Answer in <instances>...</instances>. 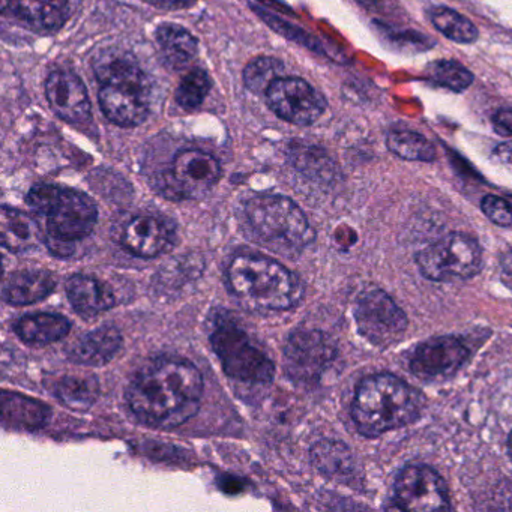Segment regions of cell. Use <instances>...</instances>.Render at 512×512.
<instances>
[{
	"mask_svg": "<svg viewBox=\"0 0 512 512\" xmlns=\"http://www.w3.org/2000/svg\"><path fill=\"white\" fill-rule=\"evenodd\" d=\"M203 377L187 359L154 358L146 362L127 389L134 415L155 428H175L199 412Z\"/></svg>",
	"mask_w": 512,
	"mask_h": 512,
	"instance_id": "1",
	"label": "cell"
},
{
	"mask_svg": "<svg viewBox=\"0 0 512 512\" xmlns=\"http://www.w3.org/2000/svg\"><path fill=\"white\" fill-rule=\"evenodd\" d=\"M422 407L424 398L409 383L394 374H373L356 389L352 418L362 436L377 437L412 424Z\"/></svg>",
	"mask_w": 512,
	"mask_h": 512,
	"instance_id": "2",
	"label": "cell"
},
{
	"mask_svg": "<svg viewBox=\"0 0 512 512\" xmlns=\"http://www.w3.org/2000/svg\"><path fill=\"white\" fill-rule=\"evenodd\" d=\"M29 208L47 221V245L58 257L73 254L74 244L88 238L98 220L94 200L82 191L38 184L26 197Z\"/></svg>",
	"mask_w": 512,
	"mask_h": 512,
	"instance_id": "3",
	"label": "cell"
},
{
	"mask_svg": "<svg viewBox=\"0 0 512 512\" xmlns=\"http://www.w3.org/2000/svg\"><path fill=\"white\" fill-rule=\"evenodd\" d=\"M227 275L230 290L253 310H289L304 296V284L298 275L259 254H239L230 263Z\"/></svg>",
	"mask_w": 512,
	"mask_h": 512,
	"instance_id": "4",
	"label": "cell"
},
{
	"mask_svg": "<svg viewBox=\"0 0 512 512\" xmlns=\"http://www.w3.org/2000/svg\"><path fill=\"white\" fill-rule=\"evenodd\" d=\"M244 215L251 238L281 256L299 253L314 239L307 217L289 197H253L245 205Z\"/></svg>",
	"mask_w": 512,
	"mask_h": 512,
	"instance_id": "5",
	"label": "cell"
},
{
	"mask_svg": "<svg viewBox=\"0 0 512 512\" xmlns=\"http://www.w3.org/2000/svg\"><path fill=\"white\" fill-rule=\"evenodd\" d=\"M211 343L230 379L250 385H265L274 379V362L233 320L218 319L215 322Z\"/></svg>",
	"mask_w": 512,
	"mask_h": 512,
	"instance_id": "6",
	"label": "cell"
},
{
	"mask_svg": "<svg viewBox=\"0 0 512 512\" xmlns=\"http://www.w3.org/2000/svg\"><path fill=\"white\" fill-rule=\"evenodd\" d=\"M416 263L425 278L437 283L469 280L481 272V245L466 233H448L422 248Z\"/></svg>",
	"mask_w": 512,
	"mask_h": 512,
	"instance_id": "7",
	"label": "cell"
},
{
	"mask_svg": "<svg viewBox=\"0 0 512 512\" xmlns=\"http://www.w3.org/2000/svg\"><path fill=\"white\" fill-rule=\"evenodd\" d=\"M355 320L362 337L382 349L397 344L407 329L404 311L380 289L367 290L359 296Z\"/></svg>",
	"mask_w": 512,
	"mask_h": 512,
	"instance_id": "8",
	"label": "cell"
},
{
	"mask_svg": "<svg viewBox=\"0 0 512 512\" xmlns=\"http://www.w3.org/2000/svg\"><path fill=\"white\" fill-rule=\"evenodd\" d=\"M337 356V346L328 334L316 329L293 332L284 347V368L293 382L311 385L322 377Z\"/></svg>",
	"mask_w": 512,
	"mask_h": 512,
	"instance_id": "9",
	"label": "cell"
},
{
	"mask_svg": "<svg viewBox=\"0 0 512 512\" xmlns=\"http://www.w3.org/2000/svg\"><path fill=\"white\" fill-rule=\"evenodd\" d=\"M221 178L217 158L199 149L179 152L164 178L163 190L172 199H197L205 196Z\"/></svg>",
	"mask_w": 512,
	"mask_h": 512,
	"instance_id": "10",
	"label": "cell"
},
{
	"mask_svg": "<svg viewBox=\"0 0 512 512\" xmlns=\"http://www.w3.org/2000/svg\"><path fill=\"white\" fill-rule=\"evenodd\" d=\"M265 95L269 109L278 118L301 127L314 124L326 110L325 97L298 77L275 80Z\"/></svg>",
	"mask_w": 512,
	"mask_h": 512,
	"instance_id": "11",
	"label": "cell"
},
{
	"mask_svg": "<svg viewBox=\"0 0 512 512\" xmlns=\"http://www.w3.org/2000/svg\"><path fill=\"white\" fill-rule=\"evenodd\" d=\"M395 502L413 512L449 509L448 488L442 476L425 464L404 467L395 481Z\"/></svg>",
	"mask_w": 512,
	"mask_h": 512,
	"instance_id": "12",
	"label": "cell"
},
{
	"mask_svg": "<svg viewBox=\"0 0 512 512\" xmlns=\"http://www.w3.org/2000/svg\"><path fill=\"white\" fill-rule=\"evenodd\" d=\"M469 358L463 341L445 335L424 341L410 359V370L422 380H442L452 376Z\"/></svg>",
	"mask_w": 512,
	"mask_h": 512,
	"instance_id": "13",
	"label": "cell"
},
{
	"mask_svg": "<svg viewBox=\"0 0 512 512\" xmlns=\"http://www.w3.org/2000/svg\"><path fill=\"white\" fill-rule=\"evenodd\" d=\"M175 241V224L160 215H137L127 224L122 236L125 248L143 259L169 253Z\"/></svg>",
	"mask_w": 512,
	"mask_h": 512,
	"instance_id": "14",
	"label": "cell"
},
{
	"mask_svg": "<svg viewBox=\"0 0 512 512\" xmlns=\"http://www.w3.org/2000/svg\"><path fill=\"white\" fill-rule=\"evenodd\" d=\"M46 97L56 116L70 124H82L91 118V100L85 83L73 71L59 70L46 82Z\"/></svg>",
	"mask_w": 512,
	"mask_h": 512,
	"instance_id": "15",
	"label": "cell"
},
{
	"mask_svg": "<svg viewBox=\"0 0 512 512\" xmlns=\"http://www.w3.org/2000/svg\"><path fill=\"white\" fill-rule=\"evenodd\" d=\"M95 76L103 86L136 89L151 95V82L133 55L119 49L101 52L94 62Z\"/></svg>",
	"mask_w": 512,
	"mask_h": 512,
	"instance_id": "16",
	"label": "cell"
},
{
	"mask_svg": "<svg viewBox=\"0 0 512 512\" xmlns=\"http://www.w3.org/2000/svg\"><path fill=\"white\" fill-rule=\"evenodd\" d=\"M100 107L107 119L119 127H137L149 116V94L130 88L103 86Z\"/></svg>",
	"mask_w": 512,
	"mask_h": 512,
	"instance_id": "17",
	"label": "cell"
},
{
	"mask_svg": "<svg viewBox=\"0 0 512 512\" xmlns=\"http://www.w3.org/2000/svg\"><path fill=\"white\" fill-rule=\"evenodd\" d=\"M122 346V334L115 326H101L80 337L67 350L68 359L86 367H101L112 361Z\"/></svg>",
	"mask_w": 512,
	"mask_h": 512,
	"instance_id": "18",
	"label": "cell"
},
{
	"mask_svg": "<svg viewBox=\"0 0 512 512\" xmlns=\"http://www.w3.org/2000/svg\"><path fill=\"white\" fill-rule=\"evenodd\" d=\"M65 289L74 310L88 319L110 310L115 305V295L110 287L88 275H74L67 281Z\"/></svg>",
	"mask_w": 512,
	"mask_h": 512,
	"instance_id": "19",
	"label": "cell"
},
{
	"mask_svg": "<svg viewBox=\"0 0 512 512\" xmlns=\"http://www.w3.org/2000/svg\"><path fill=\"white\" fill-rule=\"evenodd\" d=\"M10 10L29 26L43 31H58L68 19L67 0H4V11Z\"/></svg>",
	"mask_w": 512,
	"mask_h": 512,
	"instance_id": "20",
	"label": "cell"
},
{
	"mask_svg": "<svg viewBox=\"0 0 512 512\" xmlns=\"http://www.w3.org/2000/svg\"><path fill=\"white\" fill-rule=\"evenodd\" d=\"M314 467L326 478L350 484L356 478L355 455L346 443L338 440H320L311 448Z\"/></svg>",
	"mask_w": 512,
	"mask_h": 512,
	"instance_id": "21",
	"label": "cell"
},
{
	"mask_svg": "<svg viewBox=\"0 0 512 512\" xmlns=\"http://www.w3.org/2000/svg\"><path fill=\"white\" fill-rule=\"evenodd\" d=\"M56 280L47 271H17L5 280L2 295L11 305H31L43 301L55 290Z\"/></svg>",
	"mask_w": 512,
	"mask_h": 512,
	"instance_id": "22",
	"label": "cell"
},
{
	"mask_svg": "<svg viewBox=\"0 0 512 512\" xmlns=\"http://www.w3.org/2000/svg\"><path fill=\"white\" fill-rule=\"evenodd\" d=\"M14 331L26 344L46 346L64 340L70 334L71 323L61 314H28L17 320Z\"/></svg>",
	"mask_w": 512,
	"mask_h": 512,
	"instance_id": "23",
	"label": "cell"
},
{
	"mask_svg": "<svg viewBox=\"0 0 512 512\" xmlns=\"http://www.w3.org/2000/svg\"><path fill=\"white\" fill-rule=\"evenodd\" d=\"M0 236L2 245L14 253L31 250L41 241L40 227L37 223L29 215L7 206L2 209Z\"/></svg>",
	"mask_w": 512,
	"mask_h": 512,
	"instance_id": "24",
	"label": "cell"
},
{
	"mask_svg": "<svg viewBox=\"0 0 512 512\" xmlns=\"http://www.w3.org/2000/svg\"><path fill=\"white\" fill-rule=\"evenodd\" d=\"M155 38L163 50L164 58L173 68L187 67L199 53L196 38L187 29L175 23H163L158 26Z\"/></svg>",
	"mask_w": 512,
	"mask_h": 512,
	"instance_id": "25",
	"label": "cell"
},
{
	"mask_svg": "<svg viewBox=\"0 0 512 512\" xmlns=\"http://www.w3.org/2000/svg\"><path fill=\"white\" fill-rule=\"evenodd\" d=\"M2 412L5 424L26 430H38L43 427L50 415V410L43 403L14 392H4L2 395Z\"/></svg>",
	"mask_w": 512,
	"mask_h": 512,
	"instance_id": "26",
	"label": "cell"
},
{
	"mask_svg": "<svg viewBox=\"0 0 512 512\" xmlns=\"http://www.w3.org/2000/svg\"><path fill=\"white\" fill-rule=\"evenodd\" d=\"M56 395L70 409L85 412L98 400L100 383L95 377L67 376L59 382Z\"/></svg>",
	"mask_w": 512,
	"mask_h": 512,
	"instance_id": "27",
	"label": "cell"
},
{
	"mask_svg": "<svg viewBox=\"0 0 512 512\" xmlns=\"http://www.w3.org/2000/svg\"><path fill=\"white\" fill-rule=\"evenodd\" d=\"M386 146L392 154L406 161H433L436 148L421 134L409 130L391 131L386 137Z\"/></svg>",
	"mask_w": 512,
	"mask_h": 512,
	"instance_id": "28",
	"label": "cell"
},
{
	"mask_svg": "<svg viewBox=\"0 0 512 512\" xmlns=\"http://www.w3.org/2000/svg\"><path fill=\"white\" fill-rule=\"evenodd\" d=\"M430 20L440 34L454 43L470 44L478 40V28L467 17L461 16L451 8H433L430 11Z\"/></svg>",
	"mask_w": 512,
	"mask_h": 512,
	"instance_id": "29",
	"label": "cell"
},
{
	"mask_svg": "<svg viewBox=\"0 0 512 512\" xmlns=\"http://www.w3.org/2000/svg\"><path fill=\"white\" fill-rule=\"evenodd\" d=\"M425 76L434 85L454 92L466 91L473 83V74L466 67L455 61H445V59L427 65Z\"/></svg>",
	"mask_w": 512,
	"mask_h": 512,
	"instance_id": "30",
	"label": "cell"
},
{
	"mask_svg": "<svg viewBox=\"0 0 512 512\" xmlns=\"http://www.w3.org/2000/svg\"><path fill=\"white\" fill-rule=\"evenodd\" d=\"M284 73L283 62L271 56L253 59L244 70V85L253 94H266L275 80Z\"/></svg>",
	"mask_w": 512,
	"mask_h": 512,
	"instance_id": "31",
	"label": "cell"
},
{
	"mask_svg": "<svg viewBox=\"0 0 512 512\" xmlns=\"http://www.w3.org/2000/svg\"><path fill=\"white\" fill-rule=\"evenodd\" d=\"M212 82L209 74L205 70L190 71L179 83L176 89V103L185 110H194L202 106L203 101L208 97L211 91Z\"/></svg>",
	"mask_w": 512,
	"mask_h": 512,
	"instance_id": "32",
	"label": "cell"
},
{
	"mask_svg": "<svg viewBox=\"0 0 512 512\" xmlns=\"http://www.w3.org/2000/svg\"><path fill=\"white\" fill-rule=\"evenodd\" d=\"M292 158L299 172L311 178H328L332 175V161L322 149L301 146L293 149Z\"/></svg>",
	"mask_w": 512,
	"mask_h": 512,
	"instance_id": "33",
	"label": "cell"
},
{
	"mask_svg": "<svg viewBox=\"0 0 512 512\" xmlns=\"http://www.w3.org/2000/svg\"><path fill=\"white\" fill-rule=\"evenodd\" d=\"M251 10H253L263 22L268 23L269 28L274 29L277 34L283 35L287 40L295 41V43L301 44V46L307 47V49L313 50V52H320V50H322L320 44L317 43L311 35H308L307 32L302 31V29L295 28V26L284 22L283 19L275 16V14H271L269 11L257 7L256 4H251Z\"/></svg>",
	"mask_w": 512,
	"mask_h": 512,
	"instance_id": "34",
	"label": "cell"
},
{
	"mask_svg": "<svg viewBox=\"0 0 512 512\" xmlns=\"http://www.w3.org/2000/svg\"><path fill=\"white\" fill-rule=\"evenodd\" d=\"M481 209L488 220L500 227L512 226V206L502 197L485 196L481 202Z\"/></svg>",
	"mask_w": 512,
	"mask_h": 512,
	"instance_id": "35",
	"label": "cell"
},
{
	"mask_svg": "<svg viewBox=\"0 0 512 512\" xmlns=\"http://www.w3.org/2000/svg\"><path fill=\"white\" fill-rule=\"evenodd\" d=\"M494 131L500 136H512V112L511 110H499L491 119Z\"/></svg>",
	"mask_w": 512,
	"mask_h": 512,
	"instance_id": "36",
	"label": "cell"
},
{
	"mask_svg": "<svg viewBox=\"0 0 512 512\" xmlns=\"http://www.w3.org/2000/svg\"><path fill=\"white\" fill-rule=\"evenodd\" d=\"M494 158L502 164L505 169L512 172V140L511 142L500 143L494 149Z\"/></svg>",
	"mask_w": 512,
	"mask_h": 512,
	"instance_id": "37",
	"label": "cell"
},
{
	"mask_svg": "<svg viewBox=\"0 0 512 512\" xmlns=\"http://www.w3.org/2000/svg\"><path fill=\"white\" fill-rule=\"evenodd\" d=\"M146 4L160 10H181L190 7L194 0H145Z\"/></svg>",
	"mask_w": 512,
	"mask_h": 512,
	"instance_id": "38",
	"label": "cell"
},
{
	"mask_svg": "<svg viewBox=\"0 0 512 512\" xmlns=\"http://www.w3.org/2000/svg\"><path fill=\"white\" fill-rule=\"evenodd\" d=\"M502 278L506 286L512 287V253L508 254L502 262Z\"/></svg>",
	"mask_w": 512,
	"mask_h": 512,
	"instance_id": "39",
	"label": "cell"
},
{
	"mask_svg": "<svg viewBox=\"0 0 512 512\" xmlns=\"http://www.w3.org/2000/svg\"><path fill=\"white\" fill-rule=\"evenodd\" d=\"M263 2H265V4H268L269 7L278 8V10L289 11V13H290V10H287V8L284 7L283 4H280V2H278V0H263Z\"/></svg>",
	"mask_w": 512,
	"mask_h": 512,
	"instance_id": "40",
	"label": "cell"
},
{
	"mask_svg": "<svg viewBox=\"0 0 512 512\" xmlns=\"http://www.w3.org/2000/svg\"><path fill=\"white\" fill-rule=\"evenodd\" d=\"M509 449H511V455H512V433H511V436H509Z\"/></svg>",
	"mask_w": 512,
	"mask_h": 512,
	"instance_id": "41",
	"label": "cell"
}]
</instances>
